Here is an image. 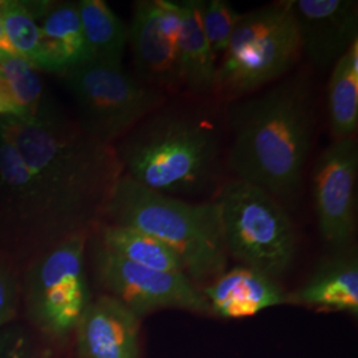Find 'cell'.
<instances>
[{
    "label": "cell",
    "instance_id": "6da1fadb",
    "mask_svg": "<svg viewBox=\"0 0 358 358\" xmlns=\"http://www.w3.org/2000/svg\"><path fill=\"white\" fill-rule=\"evenodd\" d=\"M227 164L235 179L266 190L284 207L303 186L316 131V103L306 72L287 75L267 90L227 103Z\"/></svg>",
    "mask_w": 358,
    "mask_h": 358
},
{
    "label": "cell",
    "instance_id": "7a4b0ae2",
    "mask_svg": "<svg viewBox=\"0 0 358 358\" xmlns=\"http://www.w3.org/2000/svg\"><path fill=\"white\" fill-rule=\"evenodd\" d=\"M210 101L170 97L146 115L115 148L122 176L180 199L217 192L226 117Z\"/></svg>",
    "mask_w": 358,
    "mask_h": 358
},
{
    "label": "cell",
    "instance_id": "3957f363",
    "mask_svg": "<svg viewBox=\"0 0 358 358\" xmlns=\"http://www.w3.org/2000/svg\"><path fill=\"white\" fill-rule=\"evenodd\" d=\"M36 179L60 227H77L105 214L122 177L112 145L90 136L57 113L26 120L13 117L0 131Z\"/></svg>",
    "mask_w": 358,
    "mask_h": 358
},
{
    "label": "cell",
    "instance_id": "277c9868",
    "mask_svg": "<svg viewBox=\"0 0 358 358\" xmlns=\"http://www.w3.org/2000/svg\"><path fill=\"white\" fill-rule=\"evenodd\" d=\"M105 215L113 224L141 231L165 244L196 287L214 282L226 271L229 255L213 199L189 202L149 190L122 176Z\"/></svg>",
    "mask_w": 358,
    "mask_h": 358
},
{
    "label": "cell",
    "instance_id": "5b68a950",
    "mask_svg": "<svg viewBox=\"0 0 358 358\" xmlns=\"http://www.w3.org/2000/svg\"><path fill=\"white\" fill-rule=\"evenodd\" d=\"M291 0L242 13L217 64L213 100L231 103L289 73L301 56Z\"/></svg>",
    "mask_w": 358,
    "mask_h": 358
},
{
    "label": "cell",
    "instance_id": "8992f818",
    "mask_svg": "<svg viewBox=\"0 0 358 358\" xmlns=\"http://www.w3.org/2000/svg\"><path fill=\"white\" fill-rule=\"evenodd\" d=\"M213 201L227 255L276 282L291 269L297 235L287 208L278 199L255 185L234 178L219 186Z\"/></svg>",
    "mask_w": 358,
    "mask_h": 358
},
{
    "label": "cell",
    "instance_id": "52a82bcc",
    "mask_svg": "<svg viewBox=\"0 0 358 358\" xmlns=\"http://www.w3.org/2000/svg\"><path fill=\"white\" fill-rule=\"evenodd\" d=\"M64 77L80 113V127L108 145L127 136L171 97L129 75L122 64L88 62Z\"/></svg>",
    "mask_w": 358,
    "mask_h": 358
},
{
    "label": "cell",
    "instance_id": "ba28073f",
    "mask_svg": "<svg viewBox=\"0 0 358 358\" xmlns=\"http://www.w3.org/2000/svg\"><path fill=\"white\" fill-rule=\"evenodd\" d=\"M84 252L85 234L68 235L38 262L32 273L31 316L52 337H65L75 331L90 306Z\"/></svg>",
    "mask_w": 358,
    "mask_h": 358
},
{
    "label": "cell",
    "instance_id": "9c48e42d",
    "mask_svg": "<svg viewBox=\"0 0 358 358\" xmlns=\"http://www.w3.org/2000/svg\"><path fill=\"white\" fill-rule=\"evenodd\" d=\"M99 280L138 319L161 309H180L208 315L210 306L199 289L182 272H164L134 264L100 245L96 251Z\"/></svg>",
    "mask_w": 358,
    "mask_h": 358
},
{
    "label": "cell",
    "instance_id": "30bf717a",
    "mask_svg": "<svg viewBox=\"0 0 358 358\" xmlns=\"http://www.w3.org/2000/svg\"><path fill=\"white\" fill-rule=\"evenodd\" d=\"M128 29L137 78L167 96L183 90L178 48L180 13L177 1H136Z\"/></svg>",
    "mask_w": 358,
    "mask_h": 358
},
{
    "label": "cell",
    "instance_id": "8fae6325",
    "mask_svg": "<svg viewBox=\"0 0 358 358\" xmlns=\"http://www.w3.org/2000/svg\"><path fill=\"white\" fill-rule=\"evenodd\" d=\"M356 137L333 140L319 155L312 176V194L321 236L344 248L356 230Z\"/></svg>",
    "mask_w": 358,
    "mask_h": 358
},
{
    "label": "cell",
    "instance_id": "7c38bea8",
    "mask_svg": "<svg viewBox=\"0 0 358 358\" xmlns=\"http://www.w3.org/2000/svg\"><path fill=\"white\" fill-rule=\"evenodd\" d=\"M301 52L310 64L327 71L358 40L355 0H291Z\"/></svg>",
    "mask_w": 358,
    "mask_h": 358
},
{
    "label": "cell",
    "instance_id": "4fadbf2b",
    "mask_svg": "<svg viewBox=\"0 0 358 358\" xmlns=\"http://www.w3.org/2000/svg\"><path fill=\"white\" fill-rule=\"evenodd\" d=\"M138 319L112 296L90 301L76 327L77 358H140Z\"/></svg>",
    "mask_w": 358,
    "mask_h": 358
},
{
    "label": "cell",
    "instance_id": "5bb4252c",
    "mask_svg": "<svg viewBox=\"0 0 358 358\" xmlns=\"http://www.w3.org/2000/svg\"><path fill=\"white\" fill-rule=\"evenodd\" d=\"M213 315L244 319L288 303L280 284L254 269L238 266L224 271L202 289Z\"/></svg>",
    "mask_w": 358,
    "mask_h": 358
},
{
    "label": "cell",
    "instance_id": "9a60e30c",
    "mask_svg": "<svg viewBox=\"0 0 358 358\" xmlns=\"http://www.w3.org/2000/svg\"><path fill=\"white\" fill-rule=\"evenodd\" d=\"M324 312L358 315V262L353 252L325 259L310 278L292 294L288 303Z\"/></svg>",
    "mask_w": 358,
    "mask_h": 358
},
{
    "label": "cell",
    "instance_id": "2e32d148",
    "mask_svg": "<svg viewBox=\"0 0 358 358\" xmlns=\"http://www.w3.org/2000/svg\"><path fill=\"white\" fill-rule=\"evenodd\" d=\"M180 13L178 48L183 88L195 99H211L217 75V56L201 23V0L177 1Z\"/></svg>",
    "mask_w": 358,
    "mask_h": 358
},
{
    "label": "cell",
    "instance_id": "e0dca14e",
    "mask_svg": "<svg viewBox=\"0 0 358 358\" xmlns=\"http://www.w3.org/2000/svg\"><path fill=\"white\" fill-rule=\"evenodd\" d=\"M43 16L40 27L44 48V71L63 73L88 63L90 50L84 38L77 3H43L38 6Z\"/></svg>",
    "mask_w": 358,
    "mask_h": 358
},
{
    "label": "cell",
    "instance_id": "ac0fdd59",
    "mask_svg": "<svg viewBox=\"0 0 358 358\" xmlns=\"http://www.w3.org/2000/svg\"><path fill=\"white\" fill-rule=\"evenodd\" d=\"M327 106L333 140L355 137L358 127V40L332 66Z\"/></svg>",
    "mask_w": 358,
    "mask_h": 358
},
{
    "label": "cell",
    "instance_id": "d6986e66",
    "mask_svg": "<svg viewBox=\"0 0 358 358\" xmlns=\"http://www.w3.org/2000/svg\"><path fill=\"white\" fill-rule=\"evenodd\" d=\"M90 62L121 65L128 44V27L103 0H81L77 3Z\"/></svg>",
    "mask_w": 358,
    "mask_h": 358
},
{
    "label": "cell",
    "instance_id": "ffe728a7",
    "mask_svg": "<svg viewBox=\"0 0 358 358\" xmlns=\"http://www.w3.org/2000/svg\"><path fill=\"white\" fill-rule=\"evenodd\" d=\"M101 245L115 255L146 268L164 272H182L178 256L153 236L118 224H106L101 230Z\"/></svg>",
    "mask_w": 358,
    "mask_h": 358
},
{
    "label": "cell",
    "instance_id": "44dd1931",
    "mask_svg": "<svg viewBox=\"0 0 358 358\" xmlns=\"http://www.w3.org/2000/svg\"><path fill=\"white\" fill-rule=\"evenodd\" d=\"M0 69L13 93L19 118L40 120L56 113L44 99V87L34 65L26 59L0 52Z\"/></svg>",
    "mask_w": 358,
    "mask_h": 358
},
{
    "label": "cell",
    "instance_id": "7402d4cb",
    "mask_svg": "<svg viewBox=\"0 0 358 358\" xmlns=\"http://www.w3.org/2000/svg\"><path fill=\"white\" fill-rule=\"evenodd\" d=\"M0 20L17 56L26 59L35 68L44 69L43 35L32 13L23 3L1 1Z\"/></svg>",
    "mask_w": 358,
    "mask_h": 358
},
{
    "label": "cell",
    "instance_id": "603a6c76",
    "mask_svg": "<svg viewBox=\"0 0 358 358\" xmlns=\"http://www.w3.org/2000/svg\"><path fill=\"white\" fill-rule=\"evenodd\" d=\"M241 17L227 0H201V23L217 59L227 50Z\"/></svg>",
    "mask_w": 358,
    "mask_h": 358
},
{
    "label": "cell",
    "instance_id": "cb8c5ba5",
    "mask_svg": "<svg viewBox=\"0 0 358 358\" xmlns=\"http://www.w3.org/2000/svg\"><path fill=\"white\" fill-rule=\"evenodd\" d=\"M17 309V284L8 264L0 260V328L13 320Z\"/></svg>",
    "mask_w": 358,
    "mask_h": 358
},
{
    "label": "cell",
    "instance_id": "d4e9b609",
    "mask_svg": "<svg viewBox=\"0 0 358 358\" xmlns=\"http://www.w3.org/2000/svg\"><path fill=\"white\" fill-rule=\"evenodd\" d=\"M0 358H34L32 346L22 334H0Z\"/></svg>",
    "mask_w": 358,
    "mask_h": 358
},
{
    "label": "cell",
    "instance_id": "484cf974",
    "mask_svg": "<svg viewBox=\"0 0 358 358\" xmlns=\"http://www.w3.org/2000/svg\"><path fill=\"white\" fill-rule=\"evenodd\" d=\"M0 115H19L17 106L13 100V93L6 81V77L0 69Z\"/></svg>",
    "mask_w": 358,
    "mask_h": 358
},
{
    "label": "cell",
    "instance_id": "4316f807",
    "mask_svg": "<svg viewBox=\"0 0 358 358\" xmlns=\"http://www.w3.org/2000/svg\"><path fill=\"white\" fill-rule=\"evenodd\" d=\"M0 52L7 53V55H11V56H17V53L13 50L11 43H10L8 38H7V35H6V32H4L1 20H0Z\"/></svg>",
    "mask_w": 358,
    "mask_h": 358
}]
</instances>
